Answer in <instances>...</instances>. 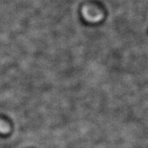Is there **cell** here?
Returning a JSON list of instances; mask_svg holds the SVG:
<instances>
[{
	"label": "cell",
	"mask_w": 148,
	"mask_h": 148,
	"mask_svg": "<svg viewBox=\"0 0 148 148\" xmlns=\"http://www.w3.org/2000/svg\"><path fill=\"white\" fill-rule=\"evenodd\" d=\"M10 132V126L8 124L4 122V121L0 120V133L2 134H7Z\"/></svg>",
	"instance_id": "cell-1"
}]
</instances>
